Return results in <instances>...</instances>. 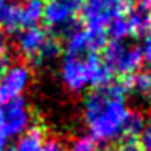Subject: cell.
I'll use <instances>...</instances> for the list:
<instances>
[{"label": "cell", "instance_id": "6da1fadb", "mask_svg": "<svg viewBox=\"0 0 151 151\" xmlns=\"http://www.w3.org/2000/svg\"><path fill=\"white\" fill-rule=\"evenodd\" d=\"M130 93L128 76L107 86L96 88L83 102V114L94 143H111L124 135L125 122L130 115L125 94Z\"/></svg>", "mask_w": 151, "mask_h": 151}, {"label": "cell", "instance_id": "7a4b0ae2", "mask_svg": "<svg viewBox=\"0 0 151 151\" xmlns=\"http://www.w3.org/2000/svg\"><path fill=\"white\" fill-rule=\"evenodd\" d=\"M132 5V0H81L78 15L86 29L106 33L111 21L125 17Z\"/></svg>", "mask_w": 151, "mask_h": 151}, {"label": "cell", "instance_id": "3957f363", "mask_svg": "<svg viewBox=\"0 0 151 151\" xmlns=\"http://www.w3.org/2000/svg\"><path fill=\"white\" fill-rule=\"evenodd\" d=\"M102 50L106 65L112 70V73H119L122 76L137 73L143 63L138 46L127 44L125 41H111Z\"/></svg>", "mask_w": 151, "mask_h": 151}, {"label": "cell", "instance_id": "277c9868", "mask_svg": "<svg viewBox=\"0 0 151 151\" xmlns=\"http://www.w3.org/2000/svg\"><path fill=\"white\" fill-rule=\"evenodd\" d=\"M29 127L31 112L28 104L21 98L7 104H0V141L2 143H8L10 138L20 137Z\"/></svg>", "mask_w": 151, "mask_h": 151}, {"label": "cell", "instance_id": "5b68a950", "mask_svg": "<svg viewBox=\"0 0 151 151\" xmlns=\"http://www.w3.org/2000/svg\"><path fill=\"white\" fill-rule=\"evenodd\" d=\"M65 39V50L67 55L81 57L88 54H96L98 50L104 49L107 44V36L106 33H98V31H89L86 28H80L78 24L72 26L68 31L62 34Z\"/></svg>", "mask_w": 151, "mask_h": 151}, {"label": "cell", "instance_id": "8992f818", "mask_svg": "<svg viewBox=\"0 0 151 151\" xmlns=\"http://www.w3.org/2000/svg\"><path fill=\"white\" fill-rule=\"evenodd\" d=\"M81 0H47L44 2L42 20L52 31L63 34L75 26V18L80 13Z\"/></svg>", "mask_w": 151, "mask_h": 151}, {"label": "cell", "instance_id": "52a82bcc", "mask_svg": "<svg viewBox=\"0 0 151 151\" xmlns=\"http://www.w3.org/2000/svg\"><path fill=\"white\" fill-rule=\"evenodd\" d=\"M31 81V70L24 63H13L0 73V104L20 99Z\"/></svg>", "mask_w": 151, "mask_h": 151}, {"label": "cell", "instance_id": "ba28073f", "mask_svg": "<svg viewBox=\"0 0 151 151\" xmlns=\"http://www.w3.org/2000/svg\"><path fill=\"white\" fill-rule=\"evenodd\" d=\"M60 78L62 83L68 91L81 93L89 86L88 68L85 63V57H73L67 55L60 67Z\"/></svg>", "mask_w": 151, "mask_h": 151}, {"label": "cell", "instance_id": "9c48e42d", "mask_svg": "<svg viewBox=\"0 0 151 151\" xmlns=\"http://www.w3.org/2000/svg\"><path fill=\"white\" fill-rule=\"evenodd\" d=\"M47 39H49V34L42 28L39 26L24 28L17 37V49L23 57L36 60V57L39 55L41 49H42Z\"/></svg>", "mask_w": 151, "mask_h": 151}, {"label": "cell", "instance_id": "30bf717a", "mask_svg": "<svg viewBox=\"0 0 151 151\" xmlns=\"http://www.w3.org/2000/svg\"><path fill=\"white\" fill-rule=\"evenodd\" d=\"M85 63H86V68H88L89 86L102 88V86H107L109 83H112V75H114L112 70L96 54H88L85 57Z\"/></svg>", "mask_w": 151, "mask_h": 151}, {"label": "cell", "instance_id": "8fae6325", "mask_svg": "<svg viewBox=\"0 0 151 151\" xmlns=\"http://www.w3.org/2000/svg\"><path fill=\"white\" fill-rule=\"evenodd\" d=\"M127 21L130 24L132 29V36H145L150 33L151 29V17H150V10L145 5H137L128 10V13L125 15Z\"/></svg>", "mask_w": 151, "mask_h": 151}, {"label": "cell", "instance_id": "7c38bea8", "mask_svg": "<svg viewBox=\"0 0 151 151\" xmlns=\"http://www.w3.org/2000/svg\"><path fill=\"white\" fill-rule=\"evenodd\" d=\"M44 132L39 127H29L18 137L12 151H41L44 145Z\"/></svg>", "mask_w": 151, "mask_h": 151}, {"label": "cell", "instance_id": "4fadbf2b", "mask_svg": "<svg viewBox=\"0 0 151 151\" xmlns=\"http://www.w3.org/2000/svg\"><path fill=\"white\" fill-rule=\"evenodd\" d=\"M42 13H44V0H24L20 5L21 28L37 26V23L42 20Z\"/></svg>", "mask_w": 151, "mask_h": 151}, {"label": "cell", "instance_id": "5bb4252c", "mask_svg": "<svg viewBox=\"0 0 151 151\" xmlns=\"http://www.w3.org/2000/svg\"><path fill=\"white\" fill-rule=\"evenodd\" d=\"M130 91L137 93L141 98H146L151 102V70H138L128 76Z\"/></svg>", "mask_w": 151, "mask_h": 151}, {"label": "cell", "instance_id": "9a60e30c", "mask_svg": "<svg viewBox=\"0 0 151 151\" xmlns=\"http://www.w3.org/2000/svg\"><path fill=\"white\" fill-rule=\"evenodd\" d=\"M0 26L8 33L21 29V17H20V5L8 2L4 13L0 17Z\"/></svg>", "mask_w": 151, "mask_h": 151}, {"label": "cell", "instance_id": "2e32d148", "mask_svg": "<svg viewBox=\"0 0 151 151\" xmlns=\"http://www.w3.org/2000/svg\"><path fill=\"white\" fill-rule=\"evenodd\" d=\"M106 36L111 37V41H125L132 36L130 24L127 21V17L115 18L114 21H111L107 28H106Z\"/></svg>", "mask_w": 151, "mask_h": 151}, {"label": "cell", "instance_id": "e0dca14e", "mask_svg": "<svg viewBox=\"0 0 151 151\" xmlns=\"http://www.w3.org/2000/svg\"><path fill=\"white\" fill-rule=\"evenodd\" d=\"M145 124H146V120H145V117L141 114H138V112H130V115H128L127 122H125V128H124V135H122V138H137L138 135H140L141 128L145 127Z\"/></svg>", "mask_w": 151, "mask_h": 151}, {"label": "cell", "instance_id": "ac0fdd59", "mask_svg": "<svg viewBox=\"0 0 151 151\" xmlns=\"http://www.w3.org/2000/svg\"><path fill=\"white\" fill-rule=\"evenodd\" d=\"M60 50H62V47H60V44L57 42L54 37L49 36V39L46 41V44L42 46V49H41L39 55L36 57V62H50V60L57 59L60 54Z\"/></svg>", "mask_w": 151, "mask_h": 151}, {"label": "cell", "instance_id": "d6986e66", "mask_svg": "<svg viewBox=\"0 0 151 151\" xmlns=\"http://www.w3.org/2000/svg\"><path fill=\"white\" fill-rule=\"evenodd\" d=\"M140 151H151V120L145 124V127L141 128L140 135L137 137Z\"/></svg>", "mask_w": 151, "mask_h": 151}, {"label": "cell", "instance_id": "ffe728a7", "mask_svg": "<svg viewBox=\"0 0 151 151\" xmlns=\"http://www.w3.org/2000/svg\"><path fill=\"white\" fill-rule=\"evenodd\" d=\"M70 151H98V150H96V143L89 137H80L72 143Z\"/></svg>", "mask_w": 151, "mask_h": 151}, {"label": "cell", "instance_id": "44dd1931", "mask_svg": "<svg viewBox=\"0 0 151 151\" xmlns=\"http://www.w3.org/2000/svg\"><path fill=\"white\" fill-rule=\"evenodd\" d=\"M138 49H140L141 60L148 65H151V33L141 36V42L138 46Z\"/></svg>", "mask_w": 151, "mask_h": 151}, {"label": "cell", "instance_id": "7402d4cb", "mask_svg": "<svg viewBox=\"0 0 151 151\" xmlns=\"http://www.w3.org/2000/svg\"><path fill=\"white\" fill-rule=\"evenodd\" d=\"M119 151H140L137 138H120V145H119Z\"/></svg>", "mask_w": 151, "mask_h": 151}, {"label": "cell", "instance_id": "603a6c76", "mask_svg": "<svg viewBox=\"0 0 151 151\" xmlns=\"http://www.w3.org/2000/svg\"><path fill=\"white\" fill-rule=\"evenodd\" d=\"M41 151H68V150H67L65 145L60 143L59 140H47V141H44Z\"/></svg>", "mask_w": 151, "mask_h": 151}, {"label": "cell", "instance_id": "cb8c5ba5", "mask_svg": "<svg viewBox=\"0 0 151 151\" xmlns=\"http://www.w3.org/2000/svg\"><path fill=\"white\" fill-rule=\"evenodd\" d=\"M7 50V36H5L4 29H0V55H4Z\"/></svg>", "mask_w": 151, "mask_h": 151}, {"label": "cell", "instance_id": "d4e9b609", "mask_svg": "<svg viewBox=\"0 0 151 151\" xmlns=\"http://www.w3.org/2000/svg\"><path fill=\"white\" fill-rule=\"evenodd\" d=\"M7 4H8V0H0V17H2V13H4V10H5V7H7Z\"/></svg>", "mask_w": 151, "mask_h": 151}, {"label": "cell", "instance_id": "484cf974", "mask_svg": "<svg viewBox=\"0 0 151 151\" xmlns=\"http://www.w3.org/2000/svg\"><path fill=\"white\" fill-rule=\"evenodd\" d=\"M143 5H145V7H151V0H143Z\"/></svg>", "mask_w": 151, "mask_h": 151}, {"label": "cell", "instance_id": "4316f807", "mask_svg": "<svg viewBox=\"0 0 151 151\" xmlns=\"http://www.w3.org/2000/svg\"><path fill=\"white\" fill-rule=\"evenodd\" d=\"M148 8H150V17H151V7H148Z\"/></svg>", "mask_w": 151, "mask_h": 151}, {"label": "cell", "instance_id": "83f0119b", "mask_svg": "<svg viewBox=\"0 0 151 151\" xmlns=\"http://www.w3.org/2000/svg\"><path fill=\"white\" fill-rule=\"evenodd\" d=\"M5 151H12V150H8V148H7V150H5Z\"/></svg>", "mask_w": 151, "mask_h": 151}]
</instances>
